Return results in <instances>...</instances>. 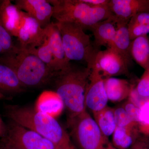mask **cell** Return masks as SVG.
Returning a JSON list of instances; mask_svg holds the SVG:
<instances>
[{
	"label": "cell",
	"instance_id": "obj_29",
	"mask_svg": "<svg viewBox=\"0 0 149 149\" xmlns=\"http://www.w3.org/2000/svg\"><path fill=\"white\" fill-rule=\"evenodd\" d=\"M123 108L125 110L130 118L137 124L139 121V108L129 100L123 105Z\"/></svg>",
	"mask_w": 149,
	"mask_h": 149
},
{
	"label": "cell",
	"instance_id": "obj_35",
	"mask_svg": "<svg viewBox=\"0 0 149 149\" xmlns=\"http://www.w3.org/2000/svg\"><path fill=\"white\" fill-rule=\"evenodd\" d=\"M108 149H116L113 146L112 144H111V146H110L109 148Z\"/></svg>",
	"mask_w": 149,
	"mask_h": 149
},
{
	"label": "cell",
	"instance_id": "obj_36",
	"mask_svg": "<svg viewBox=\"0 0 149 149\" xmlns=\"http://www.w3.org/2000/svg\"></svg>",
	"mask_w": 149,
	"mask_h": 149
},
{
	"label": "cell",
	"instance_id": "obj_27",
	"mask_svg": "<svg viewBox=\"0 0 149 149\" xmlns=\"http://www.w3.org/2000/svg\"><path fill=\"white\" fill-rule=\"evenodd\" d=\"M0 44L6 53L10 52L15 49L16 45L14 44L12 36L5 28L0 21Z\"/></svg>",
	"mask_w": 149,
	"mask_h": 149
},
{
	"label": "cell",
	"instance_id": "obj_18",
	"mask_svg": "<svg viewBox=\"0 0 149 149\" xmlns=\"http://www.w3.org/2000/svg\"><path fill=\"white\" fill-rule=\"evenodd\" d=\"M104 84L109 100L115 102L128 98L133 85L128 80L114 77L104 79Z\"/></svg>",
	"mask_w": 149,
	"mask_h": 149
},
{
	"label": "cell",
	"instance_id": "obj_19",
	"mask_svg": "<svg viewBox=\"0 0 149 149\" xmlns=\"http://www.w3.org/2000/svg\"><path fill=\"white\" fill-rule=\"evenodd\" d=\"M13 70L0 62V92L8 93H19L25 91Z\"/></svg>",
	"mask_w": 149,
	"mask_h": 149
},
{
	"label": "cell",
	"instance_id": "obj_7",
	"mask_svg": "<svg viewBox=\"0 0 149 149\" xmlns=\"http://www.w3.org/2000/svg\"><path fill=\"white\" fill-rule=\"evenodd\" d=\"M0 149H55L53 143L33 130L10 120Z\"/></svg>",
	"mask_w": 149,
	"mask_h": 149
},
{
	"label": "cell",
	"instance_id": "obj_30",
	"mask_svg": "<svg viewBox=\"0 0 149 149\" xmlns=\"http://www.w3.org/2000/svg\"><path fill=\"white\" fill-rule=\"evenodd\" d=\"M129 149H149V139L146 137L139 138Z\"/></svg>",
	"mask_w": 149,
	"mask_h": 149
},
{
	"label": "cell",
	"instance_id": "obj_32",
	"mask_svg": "<svg viewBox=\"0 0 149 149\" xmlns=\"http://www.w3.org/2000/svg\"><path fill=\"white\" fill-rule=\"evenodd\" d=\"M7 131V125L0 116V138H2L5 135Z\"/></svg>",
	"mask_w": 149,
	"mask_h": 149
},
{
	"label": "cell",
	"instance_id": "obj_25",
	"mask_svg": "<svg viewBox=\"0 0 149 149\" xmlns=\"http://www.w3.org/2000/svg\"><path fill=\"white\" fill-rule=\"evenodd\" d=\"M138 124L139 132L149 135V97L139 107Z\"/></svg>",
	"mask_w": 149,
	"mask_h": 149
},
{
	"label": "cell",
	"instance_id": "obj_2",
	"mask_svg": "<svg viewBox=\"0 0 149 149\" xmlns=\"http://www.w3.org/2000/svg\"><path fill=\"white\" fill-rule=\"evenodd\" d=\"M91 72L90 66H77L70 62L66 67L56 72L51 83L63 102L67 111V119L86 111L85 94Z\"/></svg>",
	"mask_w": 149,
	"mask_h": 149
},
{
	"label": "cell",
	"instance_id": "obj_13",
	"mask_svg": "<svg viewBox=\"0 0 149 149\" xmlns=\"http://www.w3.org/2000/svg\"><path fill=\"white\" fill-rule=\"evenodd\" d=\"M25 12L20 10L10 1L0 3V21L12 36L17 37L24 23Z\"/></svg>",
	"mask_w": 149,
	"mask_h": 149
},
{
	"label": "cell",
	"instance_id": "obj_8",
	"mask_svg": "<svg viewBox=\"0 0 149 149\" xmlns=\"http://www.w3.org/2000/svg\"><path fill=\"white\" fill-rule=\"evenodd\" d=\"M93 65L98 70L104 79L118 75H128V66L125 61L117 52L110 48L100 50L96 53Z\"/></svg>",
	"mask_w": 149,
	"mask_h": 149
},
{
	"label": "cell",
	"instance_id": "obj_4",
	"mask_svg": "<svg viewBox=\"0 0 149 149\" xmlns=\"http://www.w3.org/2000/svg\"><path fill=\"white\" fill-rule=\"evenodd\" d=\"M54 7L53 17L58 22H73L89 29L113 15L108 6L94 7L81 0H50Z\"/></svg>",
	"mask_w": 149,
	"mask_h": 149
},
{
	"label": "cell",
	"instance_id": "obj_26",
	"mask_svg": "<svg viewBox=\"0 0 149 149\" xmlns=\"http://www.w3.org/2000/svg\"><path fill=\"white\" fill-rule=\"evenodd\" d=\"M114 115L115 120L117 127H125L132 125H138L130 118L123 107L114 109Z\"/></svg>",
	"mask_w": 149,
	"mask_h": 149
},
{
	"label": "cell",
	"instance_id": "obj_12",
	"mask_svg": "<svg viewBox=\"0 0 149 149\" xmlns=\"http://www.w3.org/2000/svg\"><path fill=\"white\" fill-rule=\"evenodd\" d=\"M15 5L20 10L36 19L43 28L51 24L54 7L47 0H17Z\"/></svg>",
	"mask_w": 149,
	"mask_h": 149
},
{
	"label": "cell",
	"instance_id": "obj_31",
	"mask_svg": "<svg viewBox=\"0 0 149 149\" xmlns=\"http://www.w3.org/2000/svg\"><path fill=\"white\" fill-rule=\"evenodd\" d=\"M83 2L94 7L108 6L110 0H81Z\"/></svg>",
	"mask_w": 149,
	"mask_h": 149
},
{
	"label": "cell",
	"instance_id": "obj_21",
	"mask_svg": "<svg viewBox=\"0 0 149 149\" xmlns=\"http://www.w3.org/2000/svg\"><path fill=\"white\" fill-rule=\"evenodd\" d=\"M130 55L132 59L146 70L149 68V40L147 35L137 37L131 41Z\"/></svg>",
	"mask_w": 149,
	"mask_h": 149
},
{
	"label": "cell",
	"instance_id": "obj_11",
	"mask_svg": "<svg viewBox=\"0 0 149 149\" xmlns=\"http://www.w3.org/2000/svg\"><path fill=\"white\" fill-rule=\"evenodd\" d=\"M108 7L115 23H128L134 15L149 12V0H110Z\"/></svg>",
	"mask_w": 149,
	"mask_h": 149
},
{
	"label": "cell",
	"instance_id": "obj_33",
	"mask_svg": "<svg viewBox=\"0 0 149 149\" xmlns=\"http://www.w3.org/2000/svg\"><path fill=\"white\" fill-rule=\"evenodd\" d=\"M6 52L3 49L2 46L1 44H0V54L3 55L4 54H6Z\"/></svg>",
	"mask_w": 149,
	"mask_h": 149
},
{
	"label": "cell",
	"instance_id": "obj_1",
	"mask_svg": "<svg viewBox=\"0 0 149 149\" xmlns=\"http://www.w3.org/2000/svg\"><path fill=\"white\" fill-rule=\"evenodd\" d=\"M10 120L35 131L50 141L55 149H77L69 133L55 118L37 111L35 108L8 105L6 107Z\"/></svg>",
	"mask_w": 149,
	"mask_h": 149
},
{
	"label": "cell",
	"instance_id": "obj_14",
	"mask_svg": "<svg viewBox=\"0 0 149 149\" xmlns=\"http://www.w3.org/2000/svg\"><path fill=\"white\" fill-rule=\"evenodd\" d=\"M88 29L93 33L94 37L93 45L96 50H100L103 46L110 47L116 34V25L113 15L109 18L97 22Z\"/></svg>",
	"mask_w": 149,
	"mask_h": 149
},
{
	"label": "cell",
	"instance_id": "obj_15",
	"mask_svg": "<svg viewBox=\"0 0 149 149\" xmlns=\"http://www.w3.org/2000/svg\"><path fill=\"white\" fill-rule=\"evenodd\" d=\"M45 29L46 37L53 55L56 71H60L70 62L67 60L60 32L55 23L53 22Z\"/></svg>",
	"mask_w": 149,
	"mask_h": 149
},
{
	"label": "cell",
	"instance_id": "obj_24",
	"mask_svg": "<svg viewBox=\"0 0 149 149\" xmlns=\"http://www.w3.org/2000/svg\"><path fill=\"white\" fill-rule=\"evenodd\" d=\"M26 51L37 56L51 69L56 71L53 55L47 37H46L44 42L41 45L35 49Z\"/></svg>",
	"mask_w": 149,
	"mask_h": 149
},
{
	"label": "cell",
	"instance_id": "obj_10",
	"mask_svg": "<svg viewBox=\"0 0 149 149\" xmlns=\"http://www.w3.org/2000/svg\"><path fill=\"white\" fill-rule=\"evenodd\" d=\"M46 36L45 29L38 22L25 13L24 23L19 31L17 38L19 47L29 51L41 45Z\"/></svg>",
	"mask_w": 149,
	"mask_h": 149
},
{
	"label": "cell",
	"instance_id": "obj_23",
	"mask_svg": "<svg viewBox=\"0 0 149 149\" xmlns=\"http://www.w3.org/2000/svg\"><path fill=\"white\" fill-rule=\"evenodd\" d=\"M128 28L131 41L149 33V12L141 13L133 17L128 22Z\"/></svg>",
	"mask_w": 149,
	"mask_h": 149
},
{
	"label": "cell",
	"instance_id": "obj_20",
	"mask_svg": "<svg viewBox=\"0 0 149 149\" xmlns=\"http://www.w3.org/2000/svg\"><path fill=\"white\" fill-rule=\"evenodd\" d=\"M138 125L117 127L113 134V146L116 149H129L139 139Z\"/></svg>",
	"mask_w": 149,
	"mask_h": 149
},
{
	"label": "cell",
	"instance_id": "obj_22",
	"mask_svg": "<svg viewBox=\"0 0 149 149\" xmlns=\"http://www.w3.org/2000/svg\"><path fill=\"white\" fill-rule=\"evenodd\" d=\"M93 115L94 119L104 136L108 138L113 135L117 127L115 120L114 109L107 107Z\"/></svg>",
	"mask_w": 149,
	"mask_h": 149
},
{
	"label": "cell",
	"instance_id": "obj_6",
	"mask_svg": "<svg viewBox=\"0 0 149 149\" xmlns=\"http://www.w3.org/2000/svg\"><path fill=\"white\" fill-rule=\"evenodd\" d=\"M67 123L70 139L77 149H108L111 146L87 110L67 119Z\"/></svg>",
	"mask_w": 149,
	"mask_h": 149
},
{
	"label": "cell",
	"instance_id": "obj_17",
	"mask_svg": "<svg viewBox=\"0 0 149 149\" xmlns=\"http://www.w3.org/2000/svg\"><path fill=\"white\" fill-rule=\"evenodd\" d=\"M37 111L56 118L65 108L60 97L54 91H44L39 96L35 104Z\"/></svg>",
	"mask_w": 149,
	"mask_h": 149
},
{
	"label": "cell",
	"instance_id": "obj_5",
	"mask_svg": "<svg viewBox=\"0 0 149 149\" xmlns=\"http://www.w3.org/2000/svg\"><path fill=\"white\" fill-rule=\"evenodd\" d=\"M55 24L60 32L67 60L76 61L91 64L96 50L91 37L83 27L73 22H58Z\"/></svg>",
	"mask_w": 149,
	"mask_h": 149
},
{
	"label": "cell",
	"instance_id": "obj_9",
	"mask_svg": "<svg viewBox=\"0 0 149 149\" xmlns=\"http://www.w3.org/2000/svg\"><path fill=\"white\" fill-rule=\"evenodd\" d=\"M85 94V105L93 114L107 107L109 100L105 89L104 79L93 65Z\"/></svg>",
	"mask_w": 149,
	"mask_h": 149
},
{
	"label": "cell",
	"instance_id": "obj_28",
	"mask_svg": "<svg viewBox=\"0 0 149 149\" xmlns=\"http://www.w3.org/2000/svg\"><path fill=\"white\" fill-rule=\"evenodd\" d=\"M136 89L140 95L145 97H149V68L145 70Z\"/></svg>",
	"mask_w": 149,
	"mask_h": 149
},
{
	"label": "cell",
	"instance_id": "obj_34",
	"mask_svg": "<svg viewBox=\"0 0 149 149\" xmlns=\"http://www.w3.org/2000/svg\"><path fill=\"white\" fill-rule=\"evenodd\" d=\"M6 99V97L4 95L3 93L0 92V100H3V99Z\"/></svg>",
	"mask_w": 149,
	"mask_h": 149
},
{
	"label": "cell",
	"instance_id": "obj_3",
	"mask_svg": "<svg viewBox=\"0 0 149 149\" xmlns=\"http://www.w3.org/2000/svg\"><path fill=\"white\" fill-rule=\"evenodd\" d=\"M0 62L15 72L25 88L37 87L51 83L56 72L37 56L16 46L10 52L0 56Z\"/></svg>",
	"mask_w": 149,
	"mask_h": 149
},
{
	"label": "cell",
	"instance_id": "obj_16",
	"mask_svg": "<svg viewBox=\"0 0 149 149\" xmlns=\"http://www.w3.org/2000/svg\"><path fill=\"white\" fill-rule=\"evenodd\" d=\"M128 22H117L115 37L110 47L117 52L123 59L129 67L132 63L130 55L131 40L128 32Z\"/></svg>",
	"mask_w": 149,
	"mask_h": 149
}]
</instances>
